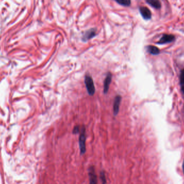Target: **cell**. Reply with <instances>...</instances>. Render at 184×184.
<instances>
[{
  "label": "cell",
  "instance_id": "6da1fadb",
  "mask_svg": "<svg viewBox=\"0 0 184 184\" xmlns=\"http://www.w3.org/2000/svg\"><path fill=\"white\" fill-rule=\"evenodd\" d=\"M86 129L84 127H82L80 130V136L79 138V143L81 155H84L86 151Z\"/></svg>",
  "mask_w": 184,
  "mask_h": 184
},
{
  "label": "cell",
  "instance_id": "7a4b0ae2",
  "mask_svg": "<svg viewBox=\"0 0 184 184\" xmlns=\"http://www.w3.org/2000/svg\"><path fill=\"white\" fill-rule=\"evenodd\" d=\"M85 84L88 94L90 96H93L95 93V88L93 78L89 74H86L85 76Z\"/></svg>",
  "mask_w": 184,
  "mask_h": 184
},
{
  "label": "cell",
  "instance_id": "3957f363",
  "mask_svg": "<svg viewBox=\"0 0 184 184\" xmlns=\"http://www.w3.org/2000/svg\"><path fill=\"white\" fill-rule=\"evenodd\" d=\"M88 176H89V184H98V177L96 175L95 169L93 165L90 166L88 169Z\"/></svg>",
  "mask_w": 184,
  "mask_h": 184
},
{
  "label": "cell",
  "instance_id": "277c9868",
  "mask_svg": "<svg viewBox=\"0 0 184 184\" xmlns=\"http://www.w3.org/2000/svg\"><path fill=\"white\" fill-rule=\"evenodd\" d=\"M175 40L174 36L172 35H168V34H164L162 37L160 38V41L158 42V44H165L167 43H171Z\"/></svg>",
  "mask_w": 184,
  "mask_h": 184
},
{
  "label": "cell",
  "instance_id": "5b68a950",
  "mask_svg": "<svg viewBox=\"0 0 184 184\" xmlns=\"http://www.w3.org/2000/svg\"><path fill=\"white\" fill-rule=\"evenodd\" d=\"M96 35V29H90L86 31L84 33V35L82 37V40L84 42H87L90 39L94 38Z\"/></svg>",
  "mask_w": 184,
  "mask_h": 184
},
{
  "label": "cell",
  "instance_id": "8992f818",
  "mask_svg": "<svg viewBox=\"0 0 184 184\" xmlns=\"http://www.w3.org/2000/svg\"><path fill=\"white\" fill-rule=\"evenodd\" d=\"M112 74L111 72H108L107 74L106 77L104 79V84H103V92L104 94H107L108 92L109 86L111 85L112 79Z\"/></svg>",
  "mask_w": 184,
  "mask_h": 184
},
{
  "label": "cell",
  "instance_id": "52a82bcc",
  "mask_svg": "<svg viewBox=\"0 0 184 184\" xmlns=\"http://www.w3.org/2000/svg\"><path fill=\"white\" fill-rule=\"evenodd\" d=\"M122 97L121 95H117L115 98L114 103H113V113L115 116H116L119 114V109L120 106Z\"/></svg>",
  "mask_w": 184,
  "mask_h": 184
},
{
  "label": "cell",
  "instance_id": "ba28073f",
  "mask_svg": "<svg viewBox=\"0 0 184 184\" xmlns=\"http://www.w3.org/2000/svg\"><path fill=\"white\" fill-rule=\"evenodd\" d=\"M139 11L143 19L146 20L151 19L152 16L151 11L146 7H141L139 8Z\"/></svg>",
  "mask_w": 184,
  "mask_h": 184
},
{
  "label": "cell",
  "instance_id": "9c48e42d",
  "mask_svg": "<svg viewBox=\"0 0 184 184\" xmlns=\"http://www.w3.org/2000/svg\"><path fill=\"white\" fill-rule=\"evenodd\" d=\"M147 52L152 55H158L160 53V50L157 47L153 45H149L147 47Z\"/></svg>",
  "mask_w": 184,
  "mask_h": 184
},
{
  "label": "cell",
  "instance_id": "30bf717a",
  "mask_svg": "<svg viewBox=\"0 0 184 184\" xmlns=\"http://www.w3.org/2000/svg\"><path fill=\"white\" fill-rule=\"evenodd\" d=\"M146 1L154 8L159 9L161 7V3L160 0H146Z\"/></svg>",
  "mask_w": 184,
  "mask_h": 184
},
{
  "label": "cell",
  "instance_id": "8fae6325",
  "mask_svg": "<svg viewBox=\"0 0 184 184\" xmlns=\"http://www.w3.org/2000/svg\"><path fill=\"white\" fill-rule=\"evenodd\" d=\"M115 1L123 6H130L131 4V0H115Z\"/></svg>",
  "mask_w": 184,
  "mask_h": 184
},
{
  "label": "cell",
  "instance_id": "7c38bea8",
  "mask_svg": "<svg viewBox=\"0 0 184 184\" xmlns=\"http://www.w3.org/2000/svg\"><path fill=\"white\" fill-rule=\"evenodd\" d=\"M180 86H181V90L184 94V68L180 73Z\"/></svg>",
  "mask_w": 184,
  "mask_h": 184
},
{
  "label": "cell",
  "instance_id": "4fadbf2b",
  "mask_svg": "<svg viewBox=\"0 0 184 184\" xmlns=\"http://www.w3.org/2000/svg\"><path fill=\"white\" fill-rule=\"evenodd\" d=\"M100 179L102 182V184H107V179L106 174L103 170H102L100 173Z\"/></svg>",
  "mask_w": 184,
  "mask_h": 184
},
{
  "label": "cell",
  "instance_id": "5bb4252c",
  "mask_svg": "<svg viewBox=\"0 0 184 184\" xmlns=\"http://www.w3.org/2000/svg\"><path fill=\"white\" fill-rule=\"evenodd\" d=\"M80 127L78 125H77L76 127H74L73 130V134H79L80 132Z\"/></svg>",
  "mask_w": 184,
  "mask_h": 184
},
{
  "label": "cell",
  "instance_id": "9a60e30c",
  "mask_svg": "<svg viewBox=\"0 0 184 184\" xmlns=\"http://www.w3.org/2000/svg\"><path fill=\"white\" fill-rule=\"evenodd\" d=\"M182 169H183V171H184V161H183V164H182Z\"/></svg>",
  "mask_w": 184,
  "mask_h": 184
}]
</instances>
